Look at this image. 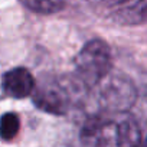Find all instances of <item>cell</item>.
<instances>
[{
	"mask_svg": "<svg viewBox=\"0 0 147 147\" xmlns=\"http://www.w3.org/2000/svg\"><path fill=\"white\" fill-rule=\"evenodd\" d=\"M115 143L118 147H138L141 143V131L137 121L131 117L124 118L115 131Z\"/></svg>",
	"mask_w": 147,
	"mask_h": 147,
	"instance_id": "cell-6",
	"label": "cell"
},
{
	"mask_svg": "<svg viewBox=\"0 0 147 147\" xmlns=\"http://www.w3.org/2000/svg\"><path fill=\"white\" fill-rule=\"evenodd\" d=\"M113 124L102 118L90 120L82 130V141L87 147H108Z\"/></svg>",
	"mask_w": 147,
	"mask_h": 147,
	"instance_id": "cell-4",
	"label": "cell"
},
{
	"mask_svg": "<svg viewBox=\"0 0 147 147\" xmlns=\"http://www.w3.org/2000/svg\"><path fill=\"white\" fill-rule=\"evenodd\" d=\"M20 121L15 113H6L0 118V137L3 140H12L19 133Z\"/></svg>",
	"mask_w": 147,
	"mask_h": 147,
	"instance_id": "cell-8",
	"label": "cell"
},
{
	"mask_svg": "<svg viewBox=\"0 0 147 147\" xmlns=\"http://www.w3.org/2000/svg\"><path fill=\"white\" fill-rule=\"evenodd\" d=\"M121 23H141L147 20V0H131L117 7L113 15Z\"/></svg>",
	"mask_w": 147,
	"mask_h": 147,
	"instance_id": "cell-5",
	"label": "cell"
},
{
	"mask_svg": "<svg viewBox=\"0 0 147 147\" xmlns=\"http://www.w3.org/2000/svg\"><path fill=\"white\" fill-rule=\"evenodd\" d=\"M35 88L32 74L25 68H15L3 75V90L13 98H25Z\"/></svg>",
	"mask_w": 147,
	"mask_h": 147,
	"instance_id": "cell-3",
	"label": "cell"
},
{
	"mask_svg": "<svg viewBox=\"0 0 147 147\" xmlns=\"http://www.w3.org/2000/svg\"><path fill=\"white\" fill-rule=\"evenodd\" d=\"M20 2L29 10L42 15L56 13L65 7V0H20Z\"/></svg>",
	"mask_w": 147,
	"mask_h": 147,
	"instance_id": "cell-7",
	"label": "cell"
},
{
	"mask_svg": "<svg viewBox=\"0 0 147 147\" xmlns=\"http://www.w3.org/2000/svg\"><path fill=\"white\" fill-rule=\"evenodd\" d=\"M33 102L40 110L56 115H62L68 107L66 104L68 101L62 90H59L53 84H45V82L36 88L33 94Z\"/></svg>",
	"mask_w": 147,
	"mask_h": 147,
	"instance_id": "cell-2",
	"label": "cell"
},
{
	"mask_svg": "<svg viewBox=\"0 0 147 147\" xmlns=\"http://www.w3.org/2000/svg\"><path fill=\"white\" fill-rule=\"evenodd\" d=\"M141 147H147V138H146V140H144V143H143V144H141Z\"/></svg>",
	"mask_w": 147,
	"mask_h": 147,
	"instance_id": "cell-10",
	"label": "cell"
},
{
	"mask_svg": "<svg viewBox=\"0 0 147 147\" xmlns=\"http://www.w3.org/2000/svg\"><path fill=\"white\" fill-rule=\"evenodd\" d=\"M77 75L87 87L98 84L111 69V51L101 39L90 40L75 59Z\"/></svg>",
	"mask_w": 147,
	"mask_h": 147,
	"instance_id": "cell-1",
	"label": "cell"
},
{
	"mask_svg": "<svg viewBox=\"0 0 147 147\" xmlns=\"http://www.w3.org/2000/svg\"><path fill=\"white\" fill-rule=\"evenodd\" d=\"M102 2H104L105 5H108V6H117V7H120V6H123V5L131 2V0H102Z\"/></svg>",
	"mask_w": 147,
	"mask_h": 147,
	"instance_id": "cell-9",
	"label": "cell"
}]
</instances>
